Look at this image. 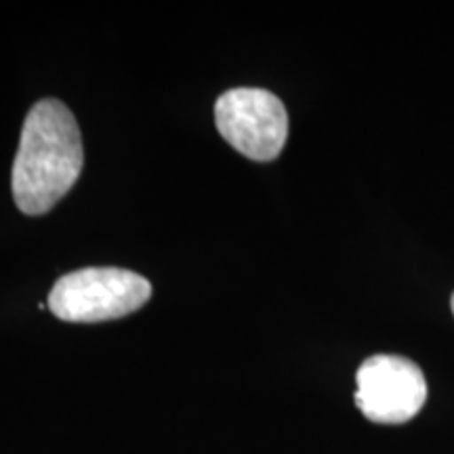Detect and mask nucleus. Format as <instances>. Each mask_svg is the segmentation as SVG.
Wrapping results in <instances>:
<instances>
[{
    "label": "nucleus",
    "mask_w": 454,
    "mask_h": 454,
    "mask_svg": "<svg viewBox=\"0 0 454 454\" xmlns=\"http://www.w3.org/2000/svg\"><path fill=\"white\" fill-rule=\"evenodd\" d=\"M84 164L76 118L59 99H43L27 112L15 154L11 187L24 215L49 213L72 190Z\"/></svg>",
    "instance_id": "obj_1"
},
{
    "label": "nucleus",
    "mask_w": 454,
    "mask_h": 454,
    "mask_svg": "<svg viewBox=\"0 0 454 454\" xmlns=\"http://www.w3.org/2000/svg\"><path fill=\"white\" fill-rule=\"evenodd\" d=\"M152 284L121 268H84L61 276L47 308L66 322H106L124 317L150 301Z\"/></svg>",
    "instance_id": "obj_2"
},
{
    "label": "nucleus",
    "mask_w": 454,
    "mask_h": 454,
    "mask_svg": "<svg viewBox=\"0 0 454 454\" xmlns=\"http://www.w3.org/2000/svg\"><path fill=\"white\" fill-rule=\"evenodd\" d=\"M215 122L227 144L254 162H271L288 139V112L265 89L225 90L215 104Z\"/></svg>",
    "instance_id": "obj_3"
},
{
    "label": "nucleus",
    "mask_w": 454,
    "mask_h": 454,
    "mask_svg": "<svg viewBox=\"0 0 454 454\" xmlns=\"http://www.w3.org/2000/svg\"><path fill=\"white\" fill-rule=\"evenodd\" d=\"M356 406L372 423L402 425L411 421L427 400L421 368L402 356H372L356 374Z\"/></svg>",
    "instance_id": "obj_4"
},
{
    "label": "nucleus",
    "mask_w": 454,
    "mask_h": 454,
    "mask_svg": "<svg viewBox=\"0 0 454 454\" xmlns=\"http://www.w3.org/2000/svg\"><path fill=\"white\" fill-rule=\"evenodd\" d=\"M450 308H452V314H454V293H452V297H450Z\"/></svg>",
    "instance_id": "obj_5"
}]
</instances>
